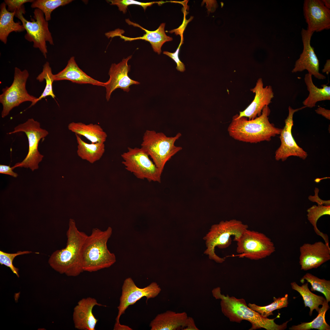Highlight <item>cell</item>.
<instances>
[{"label":"cell","mask_w":330,"mask_h":330,"mask_svg":"<svg viewBox=\"0 0 330 330\" xmlns=\"http://www.w3.org/2000/svg\"><path fill=\"white\" fill-rule=\"evenodd\" d=\"M66 236V247L54 251L48 262L52 268L60 273L76 277L84 271L82 249L87 235L79 231L74 220L71 218Z\"/></svg>","instance_id":"obj_1"},{"label":"cell","mask_w":330,"mask_h":330,"mask_svg":"<svg viewBox=\"0 0 330 330\" xmlns=\"http://www.w3.org/2000/svg\"><path fill=\"white\" fill-rule=\"evenodd\" d=\"M212 292L216 299L221 300V310L224 315L231 322L240 323L244 320L248 321L251 325L250 330L262 328L267 330H284L287 328L288 322L292 320L291 318L282 324H277L274 322L277 317L269 319L262 317L250 308L243 299L222 294L219 287L214 288Z\"/></svg>","instance_id":"obj_2"},{"label":"cell","mask_w":330,"mask_h":330,"mask_svg":"<svg viewBox=\"0 0 330 330\" xmlns=\"http://www.w3.org/2000/svg\"><path fill=\"white\" fill-rule=\"evenodd\" d=\"M270 112L267 105L262 109L261 115L253 119L248 120L244 117L238 118L235 115L228 127L229 135L236 140L246 142L270 141L272 137L280 134L282 130L270 122L268 116Z\"/></svg>","instance_id":"obj_3"},{"label":"cell","mask_w":330,"mask_h":330,"mask_svg":"<svg viewBox=\"0 0 330 330\" xmlns=\"http://www.w3.org/2000/svg\"><path fill=\"white\" fill-rule=\"evenodd\" d=\"M112 231L110 227L104 231L94 228L90 235H87L82 249L84 271L96 272L109 267L116 262L115 254L107 247Z\"/></svg>","instance_id":"obj_4"},{"label":"cell","mask_w":330,"mask_h":330,"mask_svg":"<svg viewBox=\"0 0 330 330\" xmlns=\"http://www.w3.org/2000/svg\"><path fill=\"white\" fill-rule=\"evenodd\" d=\"M248 228V225L236 219L222 221L218 224L212 225L203 238L207 248L204 253L208 255L210 259L217 263H222L225 258L215 254L216 247L222 249L228 248L231 243V236H234L233 241L237 242Z\"/></svg>","instance_id":"obj_5"},{"label":"cell","mask_w":330,"mask_h":330,"mask_svg":"<svg viewBox=\"0 0 330 330\" xmlns=\"http://www.w3.org/2000/svg\"><path fill=\"white\" fill-rule=\"evenodd\" d=\"M181 135L178 133L174 137H167L163 133L149 130L144 133L141 148L150 156L162 173L167 162L182 149L174 145Z\"/></svg>","instance_id":"obj_6"},{"label":"cell","mask_w":330,"mask_h":330,"mask_svg":"<svg viewBox=\"0 0 330 330\" xmlns=\"http://www.w3.org/2000/svg\"><path fill=\"white\" fill-rule=\"evenodd\" d=\"M25 13V9L15 12V16L21 22L26 33L24 38L27 41L33 43V46L38 48L45 58L48 53L46 42L53 45V41L51 34L49 31L48 22L45 19L44 14L40 9L36 8L33 12V18L31 21L28 20L24 16Z\"/></svg>","instance_id":"obj_7"},{"label":"cell","mask_w":330,"mask_h":330,"mask_svg":"<svg viewBox=\"0 0 330 330\" xmlns=\"http://www.w3.org/2000/svg\"><path fill=\"white\" fill-rule=\"evenodd\" d=\"M29 76L27 70L22 71L17 67L15 68L12 84L3 89L2 93L0 95V102L3 106L2 118L7 116L13 108L24 102H31L29 107L35 104L38 98L29 94L26 89V83Z\"/></svg>","instance_id":"obj_8"},{"label":"cell","mask_w":330,"mask_h":330,"mask_svg":"<svg viewBox=\"0 0 330 330\" xmlns=\"http://www.w3.org/2000/svg\"><path fill=\"white\" fill-rule=\"evenodd\" d=\"M22 132L25 133L28 138L29 144L28 153L21 162L16 163L12 167H24L29 168L32 171L38 168V163L42 160L44 156L41 154L38 149L40 140L46 137L48 131L40 127V123L34 119H28L25 123L19 124L14 128V130L8 133L9 134Z\"/></svg>","instance_id":"obj_9"},{"label":"cell","mask_w":330,"mask_h":330,"mask_svg":"<svg viewBox=\"0 0 330 330\" xmlns=\"http://www.w3.org/2000/svg\"><path fill=\"white\" fill-rule=\"evenodd\" d=\"M121 156L125 169L138 178L161 182L162 173L141 148L128 147Z\"/></svg>","instance_id":"obj_10"},{"label":"cell","mask_w":330,"mask_h":330,"mask_svg":"<svg viewBox=\"0 0 330 330\" xmlns=\"http://www.w3.org/2000/svg\"><path fill=\"white\" fill-rule=\"evenodd\" d=\"M237 242L236 251L240 258L257 260L270 256L275 251L270 238L262 233L248 229Z\"/></svg>","instance_id":"obj_11"},{"label":"cell","mask_w":330,"mask_h":330,"mask_svg":"<svg viewBox=\"0 0 330 330\" xmlns=\"http://www.w3.org/2000/svg\"><path fill=\"white\" fill-rule=\"evenodd\" d=\"M161 289L156 282H152L147 286L140 288L135 284L132 279L128 277L124 280L122 288V293L119 299V303L117 307L118 315L116 320L119 322L121 316L125 313L129 306L135 304L143 297L147 300L156 297Z\"/></svg>","instance_id":"obj_12"},{"label":"cell","mask_w":330,"mask_h":330,"mask_svg":"<svg viewBox=\"0 0 330 330\" xmlns=\"http://www.w3.org/2000/svg\"><path fill=\"white\" fill-rule=\"evenodd\" d=\"M306 107L304 106L294 109L290 106H289L288 115L284 121L285 126L280 134L281 145L275 153V158L276 160H281L282 161H284L289 157L292 156L298 157L303 160L307 158V153L298 145L292 133L293 125L294 114Z\"/></svg>","instance_id":"obj_13"},{"label":"cell","mask_w":330,"mask_h":330,"mask_svg":"<svg viewBox=\"0 0 330 330\" xmlns=\"http://www.w3.org/2000/svg\"><path fill=\"white\" fill-rule=\"evenodd\" d=\"M314 32L302 29L301 35L303 50L299 57L295 62L292 72L296 73L306 70L308 73L315 78L323 80L326 76L319 72V61L315 53L314 49L311 45L310 41Z\"/></svg>","instance_id":"obj_14"},{"label":"cell","mask_w":330,"mask_h":330,"mask_svg":"<svg viewBox=\"0 0 330 330\" xmlns=\"http://www.w3.org/2000/svg\"><path fill=\"white\" fill-rule=\"evenodd\" d=\"M303 10L308 30L314 32L330 29V10L321 0H305Z\"/></svg>","instance_id":"obj_15"},{"label":"cell","mask_w":330,"mask_h":330,"mask_svg":"<svg viewBox=\"0 0 330 330\" xmlns=\"http://www.w3.org/2000/svg\"><path fill=\"white\" fill-rule=\"evenodd\" d=\"M301 269L307 271L317 268L330 259V248L322 241L305 243L299 248Z\"/></svg>","instance_id":"obj_16"},{"label":"cell","mask_w":330,"mask_h":330,"mask_svg":"<svg viewBox=\"0 0 330 330\" xmlns=\"http://www.w3.org/2000/svg\"><path fill=\"white\" fill-rule=\"evenodd\" d=\"M130 55L117 64H112L110 68L108 74L110 76L109 80L105 82L104 87L106 89V98L108 101L112 92L118 88L125 91L128 92L130 86L133 85H138L140 83L131 79L128 75L130 67L128 62L132 57Z\"/></svg>","instance_id":"obj_17"},{"label":"cell","mask_w":330,"mask_h":330,"mask_svg":"<svg viewBox=\"0 0 330 330\" xmlns=\"http://www.w3.org/2000/svg\"><path fill=\"white\" fill-rule=\"evenodd\" d=\"M250 90L255 94L254 98L244 110L236 115L238 118L244 117L251 120L259 116L264 107L268 105L274 97L272 86H268L264 87L261 78L258 79L255 86Z\"/></svg>","instance_id":"obj_18"},{"label":"cell","mask_w":330,"mask_h":330,"mask_svg":"<svg viewBox=\"0 0 330 330\" xmlns=\"http://www.w3.org/2000/svg\"><path fill=\"white\" fill-rule=\"evenodd\" d=\"M95 306H104L96 299L88 297L80 300L74 309L73 320L75 327L80 330H95L98 321L92 310Z\"/></svg>","instance_id":"obj_19"},{"label":"cell","mask_w":330,"mask_h":330,"mask_svg":"<svg viewBox=\"0 0 330 330\" xmlns=\"http://www.w3.org/2000/svg\"><path fill=\"white\" fill-rule=\"evenodd\" d=\"M126 21L130 25L139 27L145 32L143 36L134 38H131L124 36L122 35L119 30L116 33V36H119L125 41H131L137 39H142L148 42L151 44L153 51L158 54L161 52V48L163 44L167 42L171 41L173 38L167 36L165 31V24H161L157 29L154 31L147 30L138 24L131 21L129 19H126Z\"/></svg>","instance_id":"obj_20"},{"label":"cell","mask_w":330,"mask_h":330,"mask_svg":"<svg viewBox=\"0 0 330 330\" xmlns=\"http://www.w3.org/2000/svg\"><path fill=\"white\" fill-rule=\"evenodd\" d=\"M188 316L183 312L170 310L158 314L150 323L151 330H179L185 328Z\"/></svg>","instance_id":"obj_21"},{"label":"cell","mask_w":330,"mask_h":330,"mask_svg":"<svg viewBox=\"0 0 330 330\" xmlns=\"http://www.w3.org/2000/svg\"><path fill=\"white\" fill-rule=\"evenodd\" d=\"M54 81L68 80L79 84H89L104 86L105 82L94 79L87 75L78 66L74 57H71L65 67L54 75Z\"/></svg>","instance_id":"obj_22"},{"label":"cell","mask_w":330,"mask_h":330,"mask_svg":"<svg viewBox=\"0 0 330 330\" xmlns=\"http://www.w3.org/2000/svg\"><path fill=\"white\" fill-rule=\"evenodd\" d=\"M68 128L75 134L84 136L93 143H105L107 137L106 133L97 124L72 122L68 124Z\"/></svg>","instance_id":"obj_23"},{"label":"cell","mask_w":330,"mask_h":330,"mask_svg":"<svg viewBox=\"0 0 330 330\" xmlns=\"http://www.w3.org/2000/svg\"><path fill=\"white\" fill-rule=\"evenodd\" d=\"M312 76L308 73L304 78L309 94L302 103L304 106L309 108L314 107L318 101L330 100V86L323 84L322 88H318L314 84Z\"/></svg>","instance_id":"obj_24"},{"label":"cell","mask_w":330,"mask_h":330,"mask_svg":"<svg viewBox=\"0 0 330 330\" xmlns=\"http://www.w3.org/2000/svg\"><path fill=\"white\" fill-rule=\"evenodd\" d=\"M15 12H11L6 8L5 3L0 5V40L5 44L7 43V37L12 32H21L25 29L19 22L13 20Z\"/></svg>","instance_id":"obj_25"},{"label":"cell","mask_w":330,"mask_h":330,"mask_svg":"<svg viewBox=\"0 0 330 330\" xmlns=\"http://www.w3.org/2000/svg\"><path fill=\"white\" fill-rule=\"evenodd\" d=\"M75 135L78 144L77 153L80 157L92 163L100 159L105 152L104 143H88L83 141L79 135Z\"/></svg>","instance_id":"obj_26"},{"label":"cell","mask_w":330,"mask_h":330,"mask_svg":"<svg viewBox=\"0 0 330 330\" xmlns=\"http://www.w3.org/2000/svg\"><path fill=\"white\" fill-rule=\"evenodd\" d=\"M308 284L307 283L300 286L296 282L291 283L292 289L297 291L302 296L305 307L310 308L309 314L311 316L314 310L318 312L319 306L322 305L325 299L312 293L309 289Z\"/></svg>","instance_id":"obj_27"},{"label":"cell","mask_w":330,"mask_h":330,"mask_svg":"<svg viewBox=\"0 0 330 330\" xmlns=\"http://www.w3.org/2000/svg\"><path fill=\"white\" fill-rule=\"evenodd\" d=\"M325 299L320 308L317 316L312 321L309 322H301L297 325L292 326L289 328L290 330H309L312 329L319 330H330V326L325 320V315L330 307Z\"/></svg>","instance_id":"obj_28"},{"label":"cell","mask_w":330,"mask_h":330,"mask_svg":"<svg viewBox=\"0 0 330 330\" xmlns=\"http://www.w3.org/2000/svg\"><path fill=\"white\" fill-rule=\"evenodd\" d=\"M307 219L314 227L316 234L321 237L324 240L325 243L329 245L328 237V235L321 232L317 226V222L319 218L324 215H330V205H313L307 211Z\"/></svg>","instance_id":"obj_29"},{"label":"cell","mask_w":330,"mask_h":330,"mask_svg":"<svg viewBox=\"0 0 330 330\" xmlns=\"http://www.w3.org/2000/svg\"><path fill=\"white\" fill-rule=\"evenodd\" d=\"M273 302L266 306H260L255 304L249 303L248 306L251 309L257 312L262 316L267 317L273 314V312L277 310L287 307L288 304V295L286 294L282 297L273 298Z\"/></svg>","instance_id":"obj_30"},{"label":"cell","mask_w":330,"mask_h":330,"mask_svg":"<svg viewBox=\"0 0 330 330\" xmlns=\"http://www.w3.org/2000/svg\"><path fill=\"white\" fill-rule=\"evenodd\" d=\"M72 0H36L32 3L31 6L32 8H37L44 14L46 20L48 21L51 19V14L53 10L57 8L69 4Z\"/></svg>","instance_id":"obj_31"},{"label":"cell","mask_w":330,"mask_h":330,"mask_svg":"<svg viewBox=\"0 0 330 330\" xmlns=\"http://www.w3.org/2000/svg\"><path fill=\"white\" fill-rule=\"evenodd\" d=\"M304 280L309 283L312 287V291H317L322 293L325 296V299L330 302V281L324 279H321L310 273H307L301 279V283H303Z\"/></svg>","instance_id":"obj_32"},{"label":"cell","mask_w":330,"mask_h":330,"mask_svg":"<svg viewBox=\"0 0 330 330\" xmlns=\"http://www.w3.org/2000/svg\"><path fill=\"white\" fill-rule=\"evenodd\" d=\"M54 75L52 73L49 62H46L43 65L42 72L36 78V79L40 82L45 80L46 85L43 92L41 95L38 98L35 104L42 98L48 96H50L53 98H55V96L53 90V83L54 81Z\"/></svg>","instance_id":"obj_33"},{"label":"cell","mask_w":330,"mask_h":330,"mask_svg":"<svg viewBox=\"0 0 330 330\" xmlns=\"http://www.w3.org/2000/svg\"><path fill=\"white\" fill-rule=\"evenodd\" d=\"M31 251H18L16 253H10L0 251V264L4 265L9 267L12 272L18 277H19V269L15 267L13 262L14 258L16 256L20 255L31 253Z\"/></svg>","instance_id":"obj_34"},{"label":"cell","mask_w":330,"mask_h":330,"mask_svg":"<svg viewBox=\"0 0 330 330\" xmlns=\"http://www.w3.org/2000/svg\"><path fill=\"white\" fill-rule=\"evenodd\" d=\"M107 1L111 5L117 6L119 10L122 12L123 13H126L128 6L131 5L140 6L143 7L145 11L148 7L151 6L153 4L162 3L161 2H142L133 0H108Z\"/></svg>","instance_id":"obj_35"},{"label":"cell","mask_w":330,"mask_h":330,"mask_svg":"<svg viewBox=\"0 0 330 330\" xmlns=\"http://www.w3.org/2000/svg\"><path fill=\"white\" fill-rule=\"evenodd\" d=\"M33 0H5L4 2L7 6V10L11 12H16L25 9L24 4L31 2Z\"/></svg>","instance_id":"obj_36"},{"label":"cell","mask_w":330,"mask_h":330,"mask_svg":"<svg viewBox=\"0 0 330 330\" xmlns=\"http://www.w3.org/2000/svg\"><path fill=\"white\" fill-rule=\"evenodd\" d=\"M181 45V43H180L179 47L175 52L172 53L164 51L163 52V53L168 56L175 61L177 65L176 68L178 71L183 72L185 70V66L184 63L181 61L179 57L180 47Z\"/></svg>","instance_id":"obj_37"},{"label":"cell","mask_w":330,"mask_h":330,"mask_svg":"<svg viewBox=\"0 0 330 330\" xmlns=\"http://www.w3.org/2000/svg\"><path fill=\"white\" fill-rule=\"evenodd\" d=\"M315 194L314 196H310L308 197L309 199L313 202H316L318 205H323L324 204L325 206L330 205V200H321L318 196V193L319 189L318 188H316L314 190Z\"/></svg>","instance_id":"obj_38"},{"label":"cell","mask_w":330,"mask_h":330,"mask_svg":"<svg viewBox=\"0 0 330 330\" xmlns=\"http://www.w3.org/2000/svg\"><path fill=\"white\" fill-rule=\"evenodd\" d=\"M13 170L12 167H11L9 166L2 164L0 165V174L9 175L16 178L18 175L17 173L13 171Z\"/></svg>","instance_id":"obj_39"},{"label":"cell","mask_w":330,"mask_h":330,"mask_svg":"<svg viewBox=\"0 0 330 330\" xmlns=\"http://www.w3.org/2000/svg\"><path fill=\"white\" fill-rule=\"evenodd\" d=\"M199 329L196 325L194 320L192 317H188L186 325L183 330H198Z\"/></svg>","instance_id":"obj_40"},{"label":"cell","mask_w":330,"mask_h":330,"mask_svg":"<svg viewBox=\"0 0 330 330\" xmlns=\"http://www.w3.org/2000/svg\"><path fill=\"white\" fill-rule=\"evenodd\" d=\"M315 111L317 114L321 115L328 120L330 119V111L329 110L319 107L315 110Z\"/></svg>","instance_id":"obj_41"},{"label":"cell","mask_w":330,"mask_h":330,"mask_svg":"<svg viewBox=\"0 0 330 330\" xmlns=\"http://www.w3.org/2000/svg\"><path fill=\"white\" fill-rule=\"evenodd\" d=\"M114 330H132V328L128 326L122 324L120 322L116 321L114 325Z\"/></svg>","instance_id":"obj_42"},{"label":"cell","mask_w":330,"mask_h":330,"mask_svg":"<svg viewBox=\"0 0 330 330\" xmlns=\"http://www.w3.org/2000/svg\"><path fill=\"white\" fill-rule=\"evenodd\" d=\"M323 73H325L327 75H328L330 72V60L328 59L326 60V62L324 65V68L322 70Z\"/></svg>","instance_id":"obj_43"},{"label":"cell","mask_w":330,"mask_h":330,"mask_svg":"<svg viewBox=\"0 0 330 330\" xmlns=\"http://www.w3.org/2000/svg\"><path fill=\"white\" fill-rule=\"evenodd\" d=\"M322 2L324 6L327 8L330 9V1L329 0H322Z\"/></svg>","instance_id":"obj_44"},{"label":"cell","mask_w":330,"mask_h":330,"mask_svg":"<svg viewBox=\"0 0 330 330\" xmlns=\"http://www.w3.org/2000/svg\"><path fill=\"white\" fill-rule=\"evenodd\" d=\"M330 178L329 177H325L322 178H316L314 180V181L316 183H319L321 182V181L322 180L324 179H328V178Z\"/></svg>","instance_id":"obj_45"}]
</instances>
